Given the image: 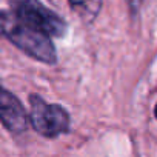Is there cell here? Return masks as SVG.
Returning <instances> with one entry per match:
<instances>
[{
  "label": "cell",
  "instance_id": "obj_1",
  "mask_svg": "<svg viewBox=\"0 0 157 157\" xmlns=\"http://www.w3.org/2000/svg\"><path fill=\"white\" fill-rule=\"evenodd\" d=\"M3 36H6L17 48L43 63H54L57 56L49 36L26 26L13 14L3 13Z\"/></svg>",
  "mask_w": 157,
  "mask_h": 157
},
{
  "label": "cell",
  "instance_id": "obj_2",
  "mask_svg": "<svg viewBox=\"0 0 157 157\" xmlns=\"http://www.w3.org/2000/svg\"><path fill=\"white\" fill-rule=\"evenodd\" d=\"M13 16L29 28L46 36L60 37L66 31V23L51 10L45 8L39 0H10Z\"/></svg>",
  "mask_w": 157,
  "mask_h": 157
},
{
  "label": "cell",
  "instance_id": "obj_3",
  "mask_svg": "<svg viewBox=\"0 0 157 157\" xmlns=\"http://www.w3.org/2000/svg\"><path fill=\"white\" fill-rule=\"evenodd\" d=\"M29 119L34 129L45 137H56L69 129V116L65 108L46 103L42 97L33 94L29 97Z\"/></svg>",
  "mask_w": 157,
  "mask_h": 157
},
{
  "label": "cell",
  "instance_id": "obj_4",
  "mask_svg": "<svg viewBox=\"0 0 157 157\" xmlns=\"http://www.w3.org/2000/svg\"><path fill=\"white\" fill-rule=\"evenodd\" d=\"M0 120L8 131L14 134L23 132L28 126L26 114L22 103L14 94L2 86H0Z\"/></svg>",
  "mask_w": 157,
  "mask_h": 157
},
{
  "label": "cell",
  "instance_id": "obj_5",
  "mask_svg": "<svg viewBox=\"0 0 157 157\" xmlns=\"http://www.w3.org/2000/svg\"><path fill=\"white\" fill-rule=\"evenodd\" d=\"M69 5L83 19H93L100 10L102 0H69Z\"/></svg>",
  "mask_w": 157,
  "mask_h": 157
},
{
  "label": "cell",
  "instance_id": "obj_6",
  "mask_svg": "<svg viewBox=\"0 0 157 157\" xmlns=\"http://www.w3.org/2000/svg\"><path fill=\"white\" fill-rule=\"evenodd\" d=\"M0 36H3V13H0Z\"/></svg>",
  "mask_w": 157,
  "mask_h": 157
},
{
  "label": "cell",
  "instance_id": "obj_7",
  "mask_svg": "<svg viewBox=\"0 0 157 157\" xmlns=\"http://www.w3.org/2000/svg\"><path fill=\"white\" fill-rule=\"evenodd\" d=\"M155 117H157V105H155Z\"/></svg>",
  "mask_w": 157,
  "mask_h": 157
}]
</instances>
